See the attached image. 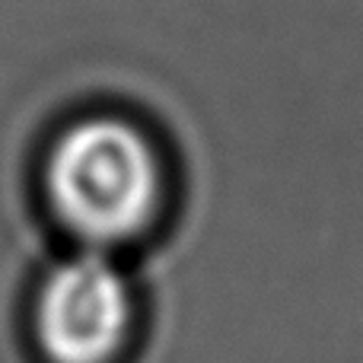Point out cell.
I'll return each mask as SVG.
<instances>
[{
    "label": "cell",
    "instance_id": "6da1fadb",
    "mask_svg": "<svg viewBox=\"0 0 363 363\" xmlns=\"http://www.w3.org/2000/svg\"><path fill=\"white\" fill-rule=\"evenodd\" d=\"M42 188L51 213L93 249L140 239L169 198V160L153 131L121 112H89L48 144Z\"/></svg>",
    "mask_w": 363,
    "mask_h": 363
},
{
    "label": "cell",
    "instance_id": "7a4b0ae2",
    "mask_svg": "<svg viewBox=\"0 0 363 363\" xmlns=\"http://www.w3.org/2000/svg\"><path fill=\"white\" fill-rule=\"evenodd\" d=\"M131 322L128 281L102 252L61 262L38 294V338L57 363H102Z\"/></svg>",
    "mask_w": 363,
    "mask_h": 363
}]
</instances>
